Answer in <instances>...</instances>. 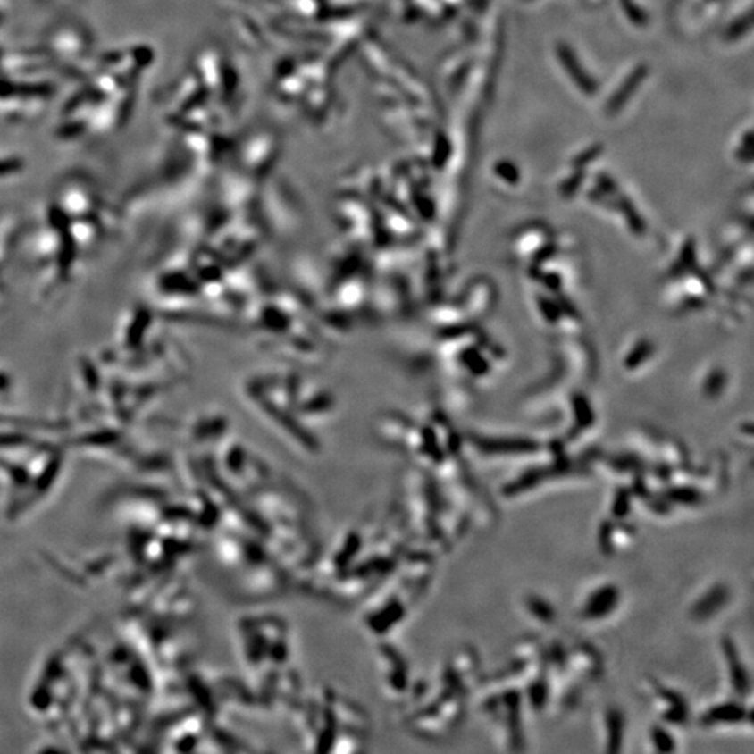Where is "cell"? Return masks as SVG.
<instances>
[{"label":"cell","instance_id":"cell-9","mask_svg":"<svg viewBox=\"0 0 754 754\" xmlns=\"http://www.w3.org/2000/svg\"><path fill=\"white\" fill-rule=\"evenodd\" d=\"M632 498L629 493L624 490H619L615 495L611 505L612 520H624V517L630 515V507H632Z\"/></svg>","mask_w":754,"mask_h":754},{"label":"cell","instance_id":"cell-1","mask_svg":"<svg viewBox=\"0 0 754 754\" xmlns=\"http://www.w3.org/2000/svg\"><path fill=\"white\" fill-rule=\"evenodd\" d=\"M620 604V590L617 585L607 584L599 585L597 589L592 590L582 605V616L590 622H598V620L607 619L611 616L616 607Z\"/></svg>","mask_w":754,"mask_h":754},{"label":"cell","instance_id":"cell-5","mask_svg":"<svg viewBox=\"0 0 754 754\" xmlns=\"http://www.w3.org/2000/svg\"><path fill=\"white\" fill-rule=\"evenodd\" d=\"M750 708L745 704L739 703L738 699L724 701L707 709L701 716L704 726L736 725V724L750 723Z\"/></svg>","mask_w":754,"mask_h":754},{"label":"cell","instance_id":"cell-3","mask_svg":"<svg viewBox=\"0 0 754 754\" xmlns=\"http://www.w3.org/2000/svg\"><path fill=\"white\" fill-rule=\"evenodd\" d=\"M723 651L733 693L739 700H743L751 691L750 674L746 669L745 662L741 661V654L733 640H723Z\"/></svg>","mask_w":754,"mask_h":754},{"label":"cell","instance_id":"cell-7","mask_svg":"<svg viewBox=\"0 0 754 754\" xmlns=\"http://www.w3.org/2000/svg\"><path fill=\"white\" fill-rule=\"evenodd\" d=\"M525 607L530 612L531 616L537 619L540 624H549L557 619V612L555 607L543 598L537 597V595H531L525 601Z\"/></svg>","mask_w":754,"mask_h":754},{"label":"cell","instance_id":"cell-4","mask_svg":"<svg viewBox=\"0 0 754 754\" xmlns=\"http://www.w3.org/2000/svg\"><path fill=\"white\" fill-rule=\"evenodd\" d=\"M731 599V591H729L728 585L723 582H716L711 585L707 591L697 598L694 604L691 605V615L697 622H706L711 617L716 616L719 612L723 611L724 607L728 605Z\"/></svg>","mask_w":754,"mask_h":754},{"label":"cell","instance_id":"cell-8","mask_svg":"<svg viewBox=\"0 0 754 754\" xmlns=\"http://www.w3.org/2000/svg\"><path fill=\"white\" fill-rule=\"evenodd\" d=\"M649 739H651V745L659 753H672L676 750V739L665 726H652L649 731Z\"/></svg>","mask_w":754,"mask_h":754},{"label":"cell","instance_id":"cell-6","mask_svg":"<svg viewBox=\"0 0 754 754\" xmlns=\"http://www.w3.org/2000/svg\"><path fill=\"white\" fill-rule=\"evenodd\" d=\"M605 735H607V751H619L624 745V718L617 708L607 709L605 716Z\"/></svg>","mask_w":754,"mask_h":754},{"label":"cell","instance_id":"cell-2","mask_svg":"<svg viewBox=\"0 0 754 754\" xmlns=\"http://www.w3.org/2000/svg\"><path fill=\"white\" fill-rule=\"evenodd\" d=\"M652 694H656L659 714L665 724L678 726L686 723L689 719V706H687L686 699L679 691L656 684L652 687Z\"/></svg>","mask_w":754,"mask_h":754}]
</instances>
